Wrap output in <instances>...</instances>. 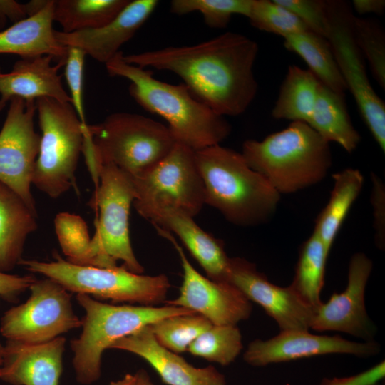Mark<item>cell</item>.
<instances>
[{"label": "cell", "instance_id": "obj_1", "mask_svg": "<svg viewBox=\"0 0 385 385\" xmlns=\"http://www.w3.org/2000/svg\"><path fill=\"white\" fill-rule=\"evenodd\" d=\"M258 50L252 39L227 31L197 44L167 46L123 58L141 68L175 73L215 113L237 116L247 109L257 93L253 67Z\"/></svg>", "mask_w": 385, "mask_h": 385}, {"label": "cell", "instance_id": "obj_2", "mask_svg": "<svg viewBox=\"0 0 385 385\" xmlns=\"http://www.w3.org/2000/svg\"><path fill=\"white\" fill-rule=\"evenodd\" d=\"M119 51L108 61L111 76L127 78L130 96L145 110L162 117L177 143L194 150L220 144L231 125L197 98L183 83L175 85L155 78L145 68L128 63Z\"/></svg>", "mask_w": 385, "mask_h": 385}, {"label": "cell", "instance_id": "obj_3", "mask_svg": "<svg viewBox=\"0 0 385 385\" xmlns=\"http://www.w3.org/2000/svg\"><path fill=\"white\" fill-rule=\"evenodd\" d=\"M195 151L205 205L239 227L258 226L273 216L281 195L247 164L241 153L220 144Z\"/></svg>", "mask_w": 385, "mask_h": 385}, {"label": "cell", "instance_id": "obj_4", "mask_svg": "<svg viewBox=\"0 0 385 385\" xmlns=\"http://www.w3.org/2000/svg\"><path fill=\"white\" fill-rule=\"evenodd\" d=\"M241 153L280 195L320 183L332 164L329 143L300 121L262 140H245Z\"/></svg>", "mask_w": 385, "mask_h": 385}, {"label": "cell", "instance_id": "obj_5", "mask_svg": "<svg viewBox=\"0 0 385 385\" xmlns=\"http://www.w3.org/2000/svg\"><path fill=\"white\" fill-rule=\"evenodd\" d=\"M176 143L167 125L143 115L117 112L88 125L82 153L91 176L103 164L135 176L159 163Z\"/></svg>", "mask_w": 385, "mask_h": 385}, {"label": "cell", "instance_id": "obj_6", "mask_svg": "<svg viewBox=\"0 0 385 385\" xmlns=\"http://www.w3.org/2000/svg\"><path fill=\"white\" fill-rule=\"evenodd\" d=\"M76 299L86 314L82 332L71 342V348L76 379L84 385L101 377L103 353L118 339L163 318L195 313L172 305H113L83 294H77Z\"/></svg>", "mask_w": 385, "mask_h": 385}, {"label": "cell", "instance_id": "obj_7", "mask_svg": "<svg viewBox=\"0 0 385 385\" xmlns=\"http://www.w3.org/2000/svg\"><path fill=\"white\" fill-rule=\"evenodd\" d=\"M95 190L88 205L98 212L91 238L93 267L113 268L117 262L129 271L142 274L143 267L133 252L129 230L135 200L132 177L111 164L100 165L92 177Z\"/></svg>", "mask_w": 385, "mask_h": 385}, {"label": "cell", "instance_id": "obj_8", "mask_svg": "<svg viewBox=\"0 0 385 385\" xmlns=\"http://www.w3.org/2000/svg\"><path fill=\"white\" fill-rule=\"evenodd\" d=\"M51 262L21 259L19 265L32 273L50 278L71 293L113 302L151 306L163 302L170 284L163 274L150 276L133 273L123 265L113 268L78 265L57 252Z\"/></svg>", "mask_w": 385, "mask_h": 385}, {"label": "cell", "instance_id": "obj_9", "mask_svg": "<svg viewBox=\"0 0 385 385\" xmlns=\"http://www.w3.org/2000/svg\"><path fill=\"white\" fill-rule=\"evenodd\" d=\"M41 130L32 185L53 199L71 188L79 193L76 180L83 145V127L71 103L42 97L36 100Z\"/></svg>", "mask_w": 385, "mask_h": 385}, {"label": "cell", "instance_id": "obj_10", "mask_svg": "<svg viewBox=\"0 0 385 385\" xmlns=\"http://www.w3.org/2000/svg\"><path fill=\"white\" fill-rule=\"evenodd\" d=\"M28 299L8 309L1 318L0 333L6 340L39 344L81 327L71 294L54 280L36 279Z\"/></svg>", "mask_w": 385, "mask_h": 385}, {"label": "cell", "instance_id": "obj_11", "mask_svg": "<svg viewBox=\"0 0 385 385\" xmlns=\"http://www.w3.org/2000/svg\"><path fill=\"white\" fill-rule=\"evenodd\" d=\"M329 19L327 41L338 68L351 93L361 115L383 153L385 151V104L373 89L363 56L355 42L348 3L326 1Z\"/></svg>", "mask_w": 385, "mask_h": 385}, {"label": "cell", "instance_id": "obj_12", "mask_svg": "<svg viewBox=\"0 0 385 385\" xmlns=\"http://www.w3.org/2000/svg\"><path fill=\"white\" fill-rule=\"evenodd\" d=\"M131 177L134 200L168 205L192 217L205 205V186L195 151L183 144L177 143L159 163Z\"/></svg>", "mask_w": 385, "mask_h": 385}, {"label": "cell", "instance_id": "obj_13", "mask_svg": "<svg viewBox=\"0 0 385 385\" xmlns=\"http://www.w3.org/2000/svg\"><path fill=\"white\" fill-rule=\"evenodd\" d=\"M9 102L0 131V182L15 191L37 213L31 190L41 140L34 123L36 100L15 97Z\"/></svg>", "mask_w": 385, "mask_h": 385}, {"label": "cell", "instance_id": "obj_14", "mask_svg": "<svg viewBox=\"0 0 385 385\" xmlns=\"http://www.w3.org/2000/svg\"><path fill=\"white\" fill-rule=\"evenodd\" d=\"M158 233L176 250L183 270L179 295L168 305L188 309L202 315L214 325H237L252 313L251 302L232 284L217 282L198 272L187 258L174 235L154 226Z\"/></svg>", "mask_w": 385, "mask_h": 385}, {"label": "cell", "instance_id": "obj_15", "mask_svg": "<svg viewBox=\"0 0 385 385\" xmlns=\"http://www.w3.org/2000/svg\"><path fill=\"white\" fill-rule=\"evenodd\" d=\"M372 269L373 262L366 254H354L349 263L345 289L333 293L314 310L310 329L341 332L364 342L373 341L376 327L365 305V291Z\"/></svg>", "mask_w": 385, "mask_h": 385}, {"label": "cell", "instance_id": "obj_16", "mask_svg": "<svg viewBox=\"0 0 385 385\" xmlns=\"http://www.w3.org/2000/svg\"><path fill=\"white\" fill-rule=\"evenodd\" d=\"M380 350L379 344L374 340L356 342L339 335L314 334L309 330H285L269 339L251 342L243 358L251 366H264L332 354L368 357L378 354Z\"/></svg>", "mask_w": 385, "mask_h": 385}, {"label": "cell", "instance_id": "obj_17", "mask_svg": "<svg viewBox=\"0 0 385 385\" xmlns=\"http://www.w3.org/2000/svg\"><path fill=\"white\" fill-rule=\"evenodd\" d=\"M227 282L250 302L258 304L276 322L280 331L310 329L314 309L289 285L279 287L270 282L252 262L230 257Z\"/></svg>", "mask_w": 385, "mask_h": 385}, {"label": "cell", "instance_id": "obj_18", "mask_svg": "<svg viewBox=\"0 0 385 385\" xmlns=\"http://www.w3.org/2000/svg\"><path fill=\"white\" fill-rule=\"evenodd\" d=\"M138 213L153 226L177 236L205 270L207 277L227 282L229 257L224 242L202 230L194 217L172 206L143 201H133Z\"/></svg>", "mask_w": 385, "mask_h": 385}, {"label": "cell", "instance_id": "obj_19", "mask_svg": "<svg viewBox=\"0 0 385 385\" xmlns=\"http://www.w3.org/2000/svg\"><path fill=\"white\" fill-rule=\"evenodd\" d=\"M158 4L157 0L130 1L103 26L71 33L54 30V36L61 45L78 48L97 61L106 63L135 35Z\"/></svg>", "mask_w": 385, "mask_h": 385}, {"label": "cell", "instance_id": "obj_20", "mask_svg": "<svg viewBox=\"0 0 385 385\" xmlns=\"http://www.w3.org/2000/svg\"><path fill=\"white\" fill-rule=\"evenodd\" d=\"M66 339L28 344L6 340L0 379L11 385H59Z\"/></svg>", "mask_w": 385, "mask_h": 385}, {"label": "cell", "instance_id": "obj_21", "mask_svg": "<svg viewBox=\"0 0 385 385\" xmlns=\"http://www.w3.org/2000/svg\"><path fill=\"white\" fill-rule=\"evenodd\" d=\"M110 349L126 351L141 357L168 385H225V376L215 367L196 368L179 354L161 346L149 325L118 339Z\"/></svg>", "mask_w": 385, "mask_h": 385}, {"label": "cell", "instance_id": "obj_22", "mask_svg": "<svg viewBox=\"0 0 385 385\" xmlns=\"http://www.w3.org/2000/svg\"><path fill=\"white\" fill-rule=\"evenodd\" d=\"M53 59L51 56L21 58L9 73L0 72V111L15 97L25 100L48 97L71 103L58 74L65 61L53 65Z\"/></svg>", "mask_w": 385, "mask_h": 385}, {"label": "cell", "instance_id": "obj_23", "mask_svg": "<svg viewBox=\"0 0 385 385\" xmlns=\"http://www.w3.org/2000/svg\"><path fill=\"white\" fill-rule=\"evenodd\" d=\"M53 0H48L37 14L0 31V53L16 54L22 58L51 56L66 61L68 48L56 39L52 27Z\"/></svg>", "mask_w": 385, "mask_h": 385}, {"label": "cell", "instance_id": "obj_24", "mask_svg": "<svg viewBox=\"0 0 385 385\" xmlns=\"http://www.w3.org/2000/svg\"><path fill=\"white\" fill-rule=\"evenodd\" d=\"M38 214L0 182V272L9 273L22 259L28 237L36 230Z\"/></svg>", "mask_w": 385, "mask_h": 385}, {"label": "cell", "instance_id": "obj_25", "mask_svg": "<svg viewBox=\"0 0 385 385\" xmlns=\"http://www.w3.org/2000/svg\"><path fill=\"white\" fill-rule=\"evenodd\" d=\"M307 124L328 143H336L348 153L353 152L361 141L347 111L344 94L321 83Z\"/></svg>", "mask_w": 385, "mask_h": 385}, {"label": "cell", "instance_id": "obj_26", "mask_svg": "<svg viewBox=\"0 0 385 385\" xmlns=\"http://www.w3.org/2000/svg\"><path fill=\"white\" fill-rule=\"evenodd\" d=\"M332 178L334 185L329 200L319 215L313 230L322 241L328 254L364 182L361 171L351 168L333 174Z\"/></svg>", "mask_w": 385, "mask_h": 385}, {"label": "cell", "instance_id": "obj_27", "mask_svg": "<svg viewBox=\"0 0 385 385\" xmlns=\"http://www.w3.org/2000/svg\"><path fill=\"white\" fill-rule=\"evenodd\" d=\"M319 85V81L309 69L289 66L272 108V117L307 123L314 107Z\"/></svg>", "mask_w": 385, "mask_h": 385}, {"label": "cell", "instance_id": "obj_28", "mask_svg": "<svg viewBox=\"0 0 385 385\" xmlns=\"http://www.w3.org/2000/svg\"><path fill=\"white\" fill-rule=\"evenodd\" d=\"M284 39V47L299 56L321 83L344 94L347 87L327 38L307 30Z\"/></svg>", "mask_w": 385, "mask_h": 385}, {"label": "cell", "instance_id": "obj_29", "mask_svg": "<svg viewBox=\"0 0 385 385\" xmlns=\"http://www.w3.org/2000/svg\"><path fill=\"white\" fill-rule=\"evenodd\" d=\"M130 0H53V19L71 33L103 26Z\"/></svg>", "mask_w": 385, "mask_h": 385}, {"label": "cell", "instance_id": "obj_30", "mask_svg": "<svg viewBox=\"0 0 385 385\" xmlns=\"http://www.w3.org/2000/svg\"><path fill=\"white\" fill-rule=\"evenodd\" d=\"M328 255L322 241L313 231L300 247L294 276L289 284L314 312L322 302L320 297Z\"/></svg>", "mask_w": 385, "mask_h": 385}, {"label": "cell", "instance_id": "obj_31", "mask_svg": "<svg viewBox=\"0 0 385 385\" xmlns=\"http://www.w3.org/2000/svg\"><path fill=\"white\" fill-rule=\"evenodd\" d=\"M242 349V334L237 325L212 324L190 344L188 351L209 361L227 366Z\"/></svg>", "mask_w": 385, "mask_h": 385}, {"label": "cell", "instance_id": "obj_32", "mask_svg": "<svg viewBox=\"0 0 385 385\" xmlns=\"http://www.w3.org/2000/svg\"><path fill=\"white\" fill-rule=\"evenodd\" d=\"M212 325L197 313L168 317L149 325L157 342L178 354L188 351L190 344Z\"/></svg>", "mask_w": 385, "mask_h": 385}, {"label": "cell", "instance_id": "obj_33", "mask_svg": "<svg viewBox=\"0 0 385 385\" xmlns=\"http://www.w3.org/2000/svg\"><path fill=\"white\" fill-rule=\"evenodd\" d=\"M54 224L66 260L78 265L93 266L91 239L85 221L78 215L61 212L56 215Z\"/></svg>", "mask_w": 385, "mask_h": 385}, {"label": "cell", "instance_id": "obj_34", "mask_svg": "<svg viewBox=\"0 0 385 385\" xmlns=\"http://www.w3.org/2000/svg\"><path fill=\"white\" fill-rule=\"evenodd\" d=\"M252 0H173L170 11L182 16L197 11L210 28L224 29L235 14L247 17Z\"/></svg>", "mask_w": 385, "mask_h": 385}, {"label": "cell", "instance_id": "obj_35", "mask_svg": "<svg viewBox=\"0 0 385 385\" xmlns=\"http://www.w3.org/2000/svg\"><path fill=\"white\" fill-rule=\"evenodd\" d=\"M353 36L361 54L367 60L374 78L385 88V36L382 27L372 19L353 16Z\"/></svg>", "mask_w": 385, "mask_h": 385}, {"label": "cell", "instance_id": "obj_36", "mask_svg": "<svg viewBox=\"0 0 385 385\" xmlns=\"http://www.w3.org/2000/svg\"><path fill=\"white\" fill-rule=\"evenodd\" d=\"M247 18L256 29L283 38L309 30L297 16L275 0H252Z\"/></svg>", "mask_w": 385, "mask_h": 385}, {"label": "cell", "instance_id": "obj_37", "mask_svg": "<svg viewBox=\"0 0 385 385\" xmlns=\"http://www.w3.org/2000/svg\"><path fill=\"white\" fill-rule=\"evenodd\" d=\"M68 53L65 61V76L70 91V98L83 127V133L88 130V125L83 108V67L86 53L75 47H68Z\"/></svg>", "mask_w": 385, "mask_h": 385}, {"label": "cell", "instance_id": "obj_38", "mask_svg": "<svg viewBox=\"0 0 385 385\" xmlns=\"http://www.w3.org/2000/svg\"><path fill=\"white\" fill-rule=\"evenodd\" d=\"M297 16L311 31L327 38L329 25L326 1L275 0Z\"/></svg>", "mask_w": 385, "mask_h": 385}, {"label": "cell", "instance_id": "obj_39", "mask_svg": "<svg viewBox=\"0 0 385 385\" xmlns=\"http://www.w3.org/2000/svg\"><path fill=\"white\" fill-rule=\"evenodd\" d=\"M370 200L373 208L374 240L379 249L385 245V186L382 180L372 173Z\"/></svg>", "mask_w": 385, "mask_h": 385}, {"label": "cell", "instance_id": "obj_40", "mask_svg": "<svg viewBox=\"0 0 385 385\" xmlns=\"http://www.w3.org/2000/svg\"><path fill=\"white\" fill-rule=\"evenodd\" d=\"M48 0H34L26 4L15 1L0 0V21L4 23L7 19L15 23L26 19L39 12Z\"/></svg>", "mask_w": 385, "mask_h": 385}, {"label": "cell", "instance_id": "obj_41", "mask_svg": "<svg viewBox=\"0 0 385 385\" xmlns=\"http://www.w3.org/2000/svg\"><path fill=\"white\" fill-rule=\"evenodd\" d=\"M385 376L384 360L358 374L332 379L324 378L320 385H376Z\"/></svg>", "mask_w": 385, "mask_h": 385}, {"label": "cell", "instance_id": "obj_42", "mask_svg": "<svg viewBox=\"0 0 385 385\" xmlns=\"http://www.w3.org/2000/svg\"><path fill=\"white\" fill-rule=\"evenodd\" d=\"M36 278L31 274L17 275L0 272V303L1 300L12 302L29 289Z\"/></svg>", "mask_w": 385, "mask_h": 385}, {"label": "cell", "instance_id": "obj_43", "mask_svg": "<svg viewBox=\"0 0 385 385\" xmlns=\"http://www.w3.org/2000/svg\"><path fill=\"white\" fill-rule=\"evenodd\" d=\"M352 4L354 9L359 14L369 13L381 14L385 8L384 0H354Z\"/></svg>", "mask_w": 385, "mask_h": 385}, {"label": "cell", "instance_id": "obj_44", "mask_svg": "<svg viewBox=\"0 0 385 385\" xmlns=\"http://www.w3.org/2000/svg\"><path fill=\"white\" fill-rule=\"evenodd\" d=\"M135 380V374H127L122 379L111 382L109 385H134Z\"/></svg>", "mask_w": 385, "mask_h": 385}, {"label": "cell", "instance_id": "obj_45", "mask_svg": "<svg viewBox=\"0 0 385 385\" xmlns=\"http://www.w3.org/2000/svg\"><path fill=\"white\" fill-rule=\"evenodd\" d=\"M4 355V345L0 343V367L1 366Z\"/></svg>", "mask_w": 385, "mask_h": 385}, {"label": "cell", "instance_id": "obj_46", "mask_svg": "<svg viewBox=\"0 0 385 385\" xmlns=\"http://www.w3.org/2000/svg\"><path fill=\"white\" fill-rule=\"evenodd\" d=\"M0 72H1V70H0Z\"/></svg>", "mask_w": 385, "mask_h": 385}, {"label": "cell", "instance_id": "obj_47", "mask_svg": "<svg viewBox=\"0 0 385 385\" xmlns=\"http://www.w3.org/2000/svg\"></svg>", "mask_w": 385, "mask_h": 385}]
</instances>
